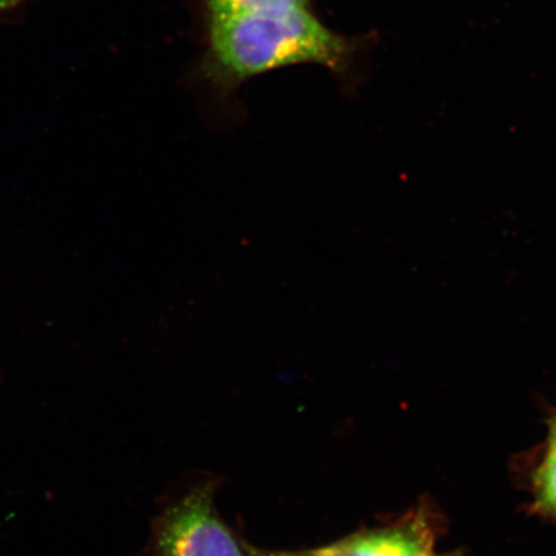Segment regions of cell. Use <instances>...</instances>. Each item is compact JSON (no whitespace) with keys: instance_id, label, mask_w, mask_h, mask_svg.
Returning <instances> with one entry per match:
<instances>
[{"instance_id":"1","label":"cell","mask_w":556,"mask_h":556,"mask_svg":"<svg viewBox=\"0 0 556 556\" xmlns=\"http://www.w3.org/2000/svg\"><path fill=\"white\" fill-rule=\"evenodd\" d=\"M212 41L226 81L303 62L342 70L353 52L305 5L213 16Z\"/></svg>"},{"instance_id":"2","label":"cell","mask_w":556,"mask_h":556,"mask_svg":"<svg viewBox=\"0 0 556 556\" xmlns=\"http://www.w3.org/2000/svg\"><path fill=\"white\" fill-rule=\"evenodd\" d=\"M154 556H249L219 519L208 486L170 507L156 533Z\"/></svg>"},{"instance_id":"3","label":"cell","mask_w":556,"mask_h":556,"mask_svg":"<svg viewBox=\"0 0 556 556\" xmlns=\"http://www.w3.org/2000/svg\"><path fill=\"white\" fill-rule=\"evenodd\" d=\"M345 546L350 556H432L420 538L405 532L370 534Z\"/></svg>"},{"instance_id":"4","label":"cell","mask_w":556,"mask_h":556,"mask_svg":"<svg viewBox=\"0 0 556 556\" xmlns=\"http://www.w3.org/2000/svg\"><path fill=\"white\" fill-rule=\"evenodd\" d=\"M213 16L239 15V13L305 5V0H208Z\"/></svg>"},{"instance_id":"5","label":"cell","mask_w":556,"mask_h":556,"mask_svg":"<svg viewBox=\"0 0 556 556\" xmlns=\"http://www.w3.org/2000/svg\"><path fill=\"white\" fill-rule=\"evenodd\" d=\"M540 496L547 509L556 514V448H553L551 455L540 472Z\"/></svg>"},{"instance_id":"6","label":"cell","mask_w":556,"mask_h":556,"mask_svg":"<svg viewBox=\"0 0 556 556\" xmlns=\"http://www.w3.org/2000/svg\"><path fill=\"white\" fill-rule=\"evenodd\" d=\"M308 556H350L346 552V546H336L330 548H325V551L317 552L316 554H312Z\"/></svg>"},{"instance_id":"7","label":"cell","mask_w":556,"mask_h":556,"mask_svg":"<svg viewBox=\"0 0 556 556\" xmlns=\"http://www.w3.org/2000/svg\"><path fill=\"white\" fill-rule=\"evenodd\" d=\"M27 2V0H0V11H10Z\"/></svg>"},{"instance_id":"8","label":"cell","mask_w":556,"mask_h":556,"mask_svg":"<svg viewBox=\"0 0 556 556\" xmlns=\"http://www.w3.org/2000/svg\"><path fill=\"white\" fill-rule=\"evenodd\" d=\"M553 448H556V428H555V435H554V444H553Z\"/></svg>"}]
</instances>
